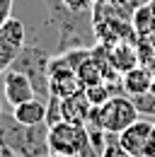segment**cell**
Listing matches in <instances>:
<instances>
[{
    "label": "cell",
    "mask_w": 155,
    "mask_h": 157,
    "mask_svg": "<svg viewBox=\"0 0 155 157\" xmlns=\"http://www.w3.org/2000/svg\"><path fill=\"white\" fill-rule=\"evenodd\" d=\"M148 7H150V12H153V17H155V0H148Z\"/></svg>",
    "instance_id": "ffe728a7"
},
{
    "label": "cell",
    "mask_w": 155,
    "mask_h": 157,
    "mask_svg": "<svg viewBox=\"0 0 155 157\" xmlns=\"http://www.w3.org/2000/svg\"><path fill=\"white\" fill-rule=\"evenodd\" d=\"M19 51H22V48H17V46H12V44H7V41L0 39V75L12 68V63H15Z\"/></svg>",
    "instance_id": "7c38bea8"
},
{
    "label": "cell",
    "mask_w": 155,
    "mask_h": 157,
    "mask_svg": "<svg viewBox=\"0 0 155 157\" xmlns=\"http://www.w3.org/2000/svg\"><path fill=\"white\" fill-rule=\"evenodd\" d=\"M153 128H155L153 118H138L129 128H124L116 136V140H119V145L131 157H145V147H148V140H150Z\"/></svg>",
    "instance_id": "277c9868"
},
{
    "label": "cell",
    "mask_w": 155,
    "mask_h": 157,
    "mask_svg": "<svg viewBox=\"0 0 155 157\" xmlns=\"http://www.w3.org/2000/svg\"><path fill=\"white\" fill-rule=\"evenodd\" d=\"M58 121H63V114H61V97L51 94L46 99V126H54Z\"/></svg>",
    "instance_id": "5bb4252c"
},
{
    "label": "cell",
    "mask_w": 155,
    "mask_h": 157,
    "mask_svg": "<svg viewBox=\"0 0 155 157\" xmlns=\"http://www.w3.org/2000/svg\"><path fill=\"white\" fill-rule=\"evenodd\" d=\"M12 116L17 118L19 123H24V126L46 123V101L39 97L29 99V101H22L17 106H12Z\"/></svg>",
    "instance_id": "9c48e42d"
},
{
    "label": "cell",
    "mask_w": 155,
    "mask_h": 157,
    "mask_svg": "<svg viewBox=\"0 0 155 157\" xmlns=\"http://www.w3.org/2000/svg\"><path fill=\"white\" fill-rule=\"evenodd\" d=\"M0 157H2V155H0Z\"/></svg>",
    "instance_id": "7402d4cb"
},
{
    "label": "cell",
    "mask_w": 155,
    "mask_h": 157,
    "mask_svg": "<svg viewBox=\"0 0 155 157\" xmlns=\"http://www.w3.org/2000/svg\"><path fill=\"white\" fill-rule=\"evenodd\" d=\"M2 97L10 106H17L22 101H29V99L37 97V90L32 85V80L27 78L24 73L19 70H5L2 73Z\"/></svg>",
    "instance_id": "5b68a950"
},
{
    "label": "cell",
    "mask_w": 155,
    "mask_h": 157,
    "mask_svg": "<svg viewBox=\"0 0 155 157\" xmlns=\"http://www.w3.org/2000/svg\"><path fill=\"white\" fill-rule=\"evenodd\" d=\"M90 143L87 126L70 123V121H58L49 126V150L54 155L63 157H78V152Z\"/></svg>",
    "instance_id": "3957f363"
},
{
    "label": "cell",
    "mask_w": 155,
    "mask_h": 157,
    "mask_svg": "<svg viewBox=\"0 0 155 157\" xmlns=\"http://www.w3.org/2000/svg\"><path fill=\"white\" fill-rule=\"evenodd\" d=\"M145 68H148V73H150V78H153V82H155V58H150L148 63H143Z\"/></svg>",
    "instance_id": "ac0fdd59"
},
{
    "label": "cell",
    "mask_w": 155,
    "mask_h": 157,
    "mask_svg": "<svg viewBox=\"0 0 155 157\" xmlns=\"http://www.w3.org/2000/svg\"><path fill=\"white\" fill-rule=\"evenodd\" d=\"M145 157H155V128H153V133H150L148 147H145Z\"/></svg>",
    "instance_id": "e0dca14e"
},
{
    "label": "cell",
    "mask_w": 155,
    "mask_h": 157,
    "mask_svg": "<svg viewBox=\"0 0 155 157\" xmlns=\"http://www.w3.org/2000/svg\"><path fill=\"white\" fill-rule=\"evenodd\" d=\"M131 27H133L136 36H150L155 34V17L148 7V2L138 5L133 12H131Z\"/></svg>",
    "instance_id": "30bf717a"
},
{
    "label": "cell",
    "mask_w": 155,
    "mask_h": 157,
    "mask_svg": "<svg viewBox=\"0 0 155 157\" xmlns=\"http://www.w3.org/2000/svg\"><path fill=\"white\" fill-rule=\"evenodd\" d=\"M138 118H141V111H138V106L133 104V99L129 97V94H114L109 101H104L102 106H92V114H90L85 126L119 136L124 128H129Z\"/></svg>",
    "instance_id": "6da1fadb"
},
{
    "label": "cell",
    "mask_w": 155,
    "mask_h": 157,
    "mask_svg": "<svg viewBox=\"0 0 155 157\" xmlns=\"http://www.w3.org/2000/svg\"><path fill=\"white\" fill-rule=\"evenodd\" d=\"M61 114H63V121L85 126L90 114H92V104H90V99L85 94V90H78V92L61 99Z\"/></svg>",
    "instance_id": "8992f818"
},
{
    "label": "cell",
    "mask_w": 155,
    "mask_h": 157,
    "mask_svg": "<svg viewBox=\"0 0 155 157\" xmlns=\"http://www.w3.org/2000/svg\"><path fill=\"white\" fill-rule=\"evenodd\" d=\"M109 63L119 75L129 73L131 68L141 65V56H138V48H136V41H119L114 46H109Z\"/></svg>",
    "instance_id": "52a82bcc"
},
{
    "label": "cell",
    "mask_w": 155,
    "mask_h": 157,
    "mask_svg": "<svg viewBox=\"0 0 155 157\" xmlns=\"http://www.w3.org/2000/svg\"><path fill=\"white\" fill-rule=\"evenodd\" d=\"M0 39L12 44V46H17V48H22V46L27 44V29H24V24L19 20L10 17V20L0 27Z\"/></svg>",
    "instance_id": "8fae6325"
},
{
    "label": "cell",
    "mask_w": 155,
    "mask_h": 157,
    "mask_svg": "<svg viewBox=\"0 0 155 157\" xmlns=\"http://www.w3.org/2000/svg\"><path fill=\"white\" fill-rule=\"evenodd\" d=\"M102 157H131L121 145H119V140H116L114 133H109L107 138V145H104V150H102Z\"/></svg>",
    "instance_id": "9a60e30c"
},
{
    "label": "cell",
    "mask_w": 155,
    "mask_h": 157,
    "mask_svg": "<svg viewBox=\"0 0 155 157\" xmlns=\"http://www.w3.org/2000/svg\"><path fill=\"white\" fill-rule=\"evenodd\" d=\"M2 157H17V155H15L10 147H5V145H2Z\"/></svg>",
    "instance_id": "d6986e66"
},
{
    "label": "cell",
    "mask_w": 155,
    "mask_h": 157,
    "mask_svg": "<svg viewBox=\"0 0 155 157\" xmlns=\"http://www.w3.org/2000/svg\"><path fill=\"white\" fill-rule=\"evenodd\" d=\"M131 99H133V104L138 106L141 116L155 121V92H145V94H138V97H131Z\"/></svg>",
    "instance_id": "4fadbf2b"
},
{
    "label": "cell",
    "mask_w": 155,
    "mask_h": 157,
    "mask_svg": "<svg viewBox=\"0 0 155 157\" xmlns=\"http://www.w3.org/2000/svg\"><path fill=\"white\" fill-rule=\"evenodd\" d=\"M153 85L155 82H153V78H150V73H148L145 65H136L129 73L121 75V90L129 97H138V94L153 92Z\"/></svg>",
    "instance_id": "ba28073f"
},
{
    "label": "cell",
    "mask_w": 155,
    "mask_h": 157,
    "mask_svg": "<svg viewBox=\"0 0 155 157\" xmlns=\"http://www.w3.org/2000/svg\"><path fill=\"white\" fill-rule=\"evenodd\" d=\"M12 17V0H0V27Z\"/></svg>",
    "instance_id": "2e32d148"
},
{
    "label": "cell",
    "mask_w": 155,
    "mask_h": 157,
    "mask_svg": "<svg viewBox=\"0 0 155 157\" xmlns=\"http://www.w3.org/2000/svg\"><path fill=\"white\" fill-rule=\"evenodd\" d=\"M49 63H51V56L39 48V46H22V51L17 53V58L12 63V70H19L24 73L27 78L32 80L34 90H37V97L39 99H46L51 97V90H49Z\"/></svg>",
    "instance_id": "7a4b0ae2"
},
{
    "label": "cell",
    "mask_w": 155,
    "mask_h": 157,
    "mask_svg": "<svg viewBox=\"0 0 155 157\" xmlns=\"http://www.w3.org/2000/svg\"><path fill=\"white\" fill-rule=\"evenodd\" d=\"M153 92H155V85H153Z\"/></svg>",
    "instance_id": "44dd1931"
}]
</instances>
